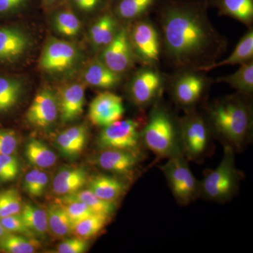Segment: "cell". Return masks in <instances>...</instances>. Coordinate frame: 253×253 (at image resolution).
Segmentation results:
<instances>
[{
  "label": "cell",
  "mask_w": 253,
  "mask_h": 253,
  "mask_svg": "<svg viewBox=\"0 0 253 253\" xmlns=\"http://www.w3.org/2000/svg\"><path fill=\"white\" fill-rule=\"evenodd\" d=\"M208 0H162L156 9L162 56L181 70L202 71L217 62L229 46L213 26Z\"/></svg>",
  "instance_id": "cell-1"
},
{
  "label": "cell",
  "mask_w": 253,
  "mask_h": 253,
  "mask_svg": "<svg viewBox=\"0 0 253 253\" xmlns=\"http://www.w3.org/2000/svg\"><path fill=\"white\" fill-rule=\"evenodd\" d=\"M250 96L237 92L216 100L208 107V126L231 147L244 144L251 131L253 113Z\"/></svg>",
  "instance_id": "cell-2"
},
{
  "label": "cell",
  "mask_w": 253,
  "mask_h": 253,
  "mask_svg": "<svg viewBox=\"0 0 253 253\" xmlns=\"http://www.w3.org/2000/svg\"><path fill=\"white\" fill-rule=\"evenodd\" d=\"M142 137L146 146L157 156L172 157L176 155L175 123L170 113L163 106L158 104L153 108Z\"/></svg>",
  "instance_id": "cell-3"
},
{
  "label": "cell",
  "mask_w": 253,
  "mask_h": 253,
  "mask_svg": "<svg viewBox=\"0 0 253 253\" xmlns=\"http://www.w3.org/2000/svg\"><path fill=\"white\" fill-rule=\"evenodd\" d=\"M127 31L136 61L142 66L156 67L162 56V41L156 25L146 16L131 23Z\"/></svg>",
  "instance_id": "cell-4"
},
{
  "label": "cell",
  "mask_w": 253,
  "mask_h": 253,
  "mask_svg": "<svg viewBox=\"0 0 253 253\" xmlns=\"http://www.w3.org/2000/svg\"><path fill=\"white\" fill-rule=\"evenodd\" d=\"M237 183L234 150L228 145L224 149V157L220 164L205 176L200 189L207 199L222 201L229 199L234 194Z\"/></svg>",
  "instance_id": "cell-5"
},
{
  "label": "cell",
  "mask_w": 253,
  "mask_h": 253,
  "mask_svg": "<svg viewBox=\"0 0 253 253\" xmlns=\"http://www.w3.org/2000/svg\"><path fill=\"white\" fill-rule=\"evenodd\" d=\"M171 94L176 104L190 108L197 104L204 96L211 80L204 72L196 70H181L171 78Z\"/></svg>",
  "instance_id": "cell-6"
},
{
  "label": "cell",
  "mask_w": 253,
  "mask_h": 253,
  "mask_svg": "<svg viewBox=\"0 0 253 253\" xmlns=\"http://www.w3.org/2000/svg\"><path fill=\"white\" fill-rule=\"evenodd\" d=\"M166 79L155 66H142L133 74L128 92L136 106L146 107L159 96Z\"/></svg>",
  "instance_id": "cell-7"
},
{
  "label": "cell",
  "mask_w": 253,
  "mask_h": 253,
  "mask_svg": "<svg viewBox=\"0 0 253 253\" xmlns=\"http://www.w3.org/2000/svg\"><path fill=\"white\" fill-rule=\"evenodd\" d=\"M162 168L173 194L181 204L194 199L200 189L199 182L190 170L187 163L179 155H174Z\"/></svg>",
  "instance_id": "cell-8"
},
{
  "label": "cell",
  "mask_w": 253,
  "mask_h": 253,
  "mask_svg": "<svg viewBox=\"0 0 253 253\" xmlns=\"http://www.w3.org/2000/svg\"><path fill=\"white\" fill-rule=\"evenodd\" d=\"M209 126L199 113L189 111L179 123L181 139L189 158L203 156L209 142Z\"/></svg>",
  "instance_id": "cell-9"
},
{
  "label": "cell",
  "mask_w": 253,
  "mask_h": 253,
  "mask_svg": "<svg viewBox=\"0 0 253 253\" xmlns=\"http://www.w3.org/2000/svg\"><path fill=\"white\" fill-rule=\"evenodd\" d=\"M99 59L120 75L128 72L134 66L137 61L129 42L127 27L120 28L113 41L101 51Z\"/></svg>",
  "instance_id": "cell-10"
},
{
  "label": "cell",
  "mask_w": 253,
  "mask_h": 253,
  "mask_svg": "<svg viewBox=\"0 0 253 253\" xmlns=\"http://www.w3.org/2000/svg\"><path fill=\"white\" fill-rule=\"evenodd\" d=\"M139 123L132 119L116 121L104 126L99 134V146L134 152L139 144Z\"/></svg>",
  "instance_id": "cell-11"
},
{
  "label": "cell",
  "mask_w": 253,
  "mask_h": 253,
  "mask_svg": "<svg viewBox=\"0 0 253 253\" xmlns=\"http://www.w3.org/2000/svg\"><path fill=\"white\" fill-rule=\"evenodd\" d=\"M77 59L78 50L75 45L52 38L43 49L40 64L47 72H63L72 67Z\"/></svg>",
  "instance_id": "cell-12"
},
{
  "label": "cell",
  "mask_w": 253,
  "mask_h": 253,
  "mask_svg": "<svg viewBox=\"0 0 253 253\" xmlns=\"http://www.w3.org/2000/svg\"><path fill=\"white\" fill-rule=\"evenodd\" d=\"M124 113L122 98L114 93L104 91L91 101L89 118L94 126L104 127L120 121Z\"/></svg>",
  "instance_id": "cell-13"
},
{
  "label": "cell",
  "mask_w": 253,
  "mask_h": 253,
  "mask_svg": "<svg viewBox=\"0 0 253 253\" xmlns=\"http://www.w3.org/2000/svg\"><path fill=\"white\" fill-rule=\"evenodd\" d=\"M58 101L54 93L43 89L36 95L26 115L28 122L46 127L55 122L59 114Z\"/></svg>",
  "instance_id": "cell-14"
},
{
  "label": "cell",
  "mask_w": 253,
  "mask_h": 253,
  "mask_svg": "<svg viewBox=\"0 0 253 253\" xmlns=\"http://www.w3.org/2000/svg\"><path fill=\"white\" fill-rule=\"evenodd\" d=\"M29 37L24 32L12 27H0V62H13L29 49Z\"/></svg>",
  "instance_id": "cell-15"
},
{
  "label": "cell",
  "mask_w": 253,
  "mask_h": 253,
  "mask_svg": "<svg viewBox=\"0 0 253 253\" xmlns=\"http://www.w3.org/2000/svg\"><path fill=\"white\" fill-rule=\"evenodd\" d=\"M162 0H111V12L118 21L132 23L149 16Z\"/></svg>",
  "instance_id": "cell-16"
},
{
  "label": "cell",
  "mask_w": 253,
  "mask_h": 253,
  "mask_svg": "<svg viewBox=\"0 0 253 253\" xmlns=\"http://www.w3.org/2000/svg\"><path fill=\"white\" fill-rule=\"evenodd\" d=\"M84 104V87L83 84H70L59 96V112L63 123L71 122L83 114Z\"/></svg>",
  "instance_id": "cell-17"
},
{
  "label": "cell",
  "mask_w": 253,
  "mask_h": 253,
  "mask_svg": "<svg viewBox=\"0 0 253 253\" xmlns=\"http://www.w3.org/2000/svg\"><path fill=\"white\" fill-rule=\"evenodd\" d=\"M118 23L111 10L105 11L95 20L89 32V39L95 49L102 51L113 41L121 27Z\"/></svg>",
  "instance_id": "cell-18"
},
{
  "label": "cell",
  "mask_w": 253,
  "mask_h": 253,
  "mask_svg": "<svg viewBox=\"0 0 253 253\" xmlns=\"http://www.w3.org/2000/svg\"><path fill=\"white\" fill-rule=\"evenodd\" d=\"M98 164L105 170L116 174H128L138 163L137 156L132 151L108 149L100 154Z\"/></svg>",
  "instance_id": "cell-19"
},
{
  "label": "cell",
  "mask_w": 253,
  "mask_h": 253,
  "mask_svg": "<svg viewBox=\"0 0 253 253\" xmlns=\"http://www.w3.org/2000/svg\"><path fill=\"white\" fill-rule=\"evenodd\" d=\"M221 16H228L251 28L253 23V0H208Z\"/></svg>",
  "instance_id": "cell-20"
},
{
  "label": "cell",
  "mask_w": 253,
  "mask_h": 253,
  "mask_svg": "<svg viewBox=\"0 0 253 253\" xmlns=\"http://www.w3.org/2000/svg\"><path fill=\"white\" fill-rule=\"evenodd\" d=\"M86 84L99 89L115 87L122 81V75L114 72L99 59L91 62L83 74Z\"/></svg>",
  "instance_id": "cell-21"
},
{
  "label": "cell",
  "mask_w": 253,
  "mask_h": 253,
  "mask_svg": "<svg viewBox=\"0 0 253 253\" xmlns=\"http://www.w3.org/2000/svg\"><path fill=\"white\" fill-rule=\"evenodd\" d=\"M87 181V174L82 168H63L55 176L53 190L55 194L65 196L81 190Z\"/></svg>",
  "instance_id": "cell-22"
},
{
  "label": "cell",
  "mask_w": 253,
  "mask_h": 253,
  "mask_svg": "<svg viewBox=\"0 0 253 253\" xmlns=\"http://www.w3.org/2000/svg\"><path fill=\"white\" fill-rule=\"evenodd\" d=\"M253 60V29L249 28L244 36L240 39L235 49L229 55V57L224 60H219L211 66L204 68L201 72H209L216 68L226 66L241 65Z\"/></svg>",
  "instance_id": "cell-23"
},
{
  "label": "cell",
  "mask_w": 253,
  "mask_h": 253,
  "mask_svg": "<svg viewBox=\"0 0 253 253\" xmlns=\"http://www.w3.org/2000/svg\"><path fill=\"white\" fill-rule=\"evenodd\" d=\"M70 201H81L84 203L96 214H101L107 217L112 215L116 211V204L114 202L100 199L89 189L83 191L79 190L73 194L65 195L59 200V203Z\"/></svg>",
  "instance_id": "cell-24"
},
{
  "label": "cell",
  "mask_w": 253,
  "mask_h": 253,
  "mask_svg": "<svg viewBox=\"0 0 253 253\" xmlns=\"http://www.w3.org/2000/svg\"><path fill=\"white\" fill-rule=\"evenodd\" d=\"M89 189L100 199L114 202L124 194L126 186L112 176L97 175L89 181Z\"/></svg>",
  "instance_id": "cell-25"
},
{
  "label": "cell",
  "mask_w": 253,
  "mask_h": 253,
  "mask_svg": "<svg viewBox=\"0 0 253 253\" xmlns=\"http://www.w3.org/2000/svg\"><path fill=\"white\" fill-rule=\"evenodd\" d=\"M235 73L229 76L216 78L215 83H226L237 92L251 96L253 92V60L240 65Z\"/></svg>",
  "instance_id": "cell-26"
},
{
  "label": "cell",
  "mask_w": 253,
  "mask_h": 253,
  "mask_svg": "<svg viewBox=\"0 0 253 253\" xmlns=\"http://www.w3.org/2000/svg\"><path fill=\"white\" fill-rule=\"evenodd\" d=\"M48 226L56 237L64 238L73 233V224L61 204H52L46 211Z\"/></svg>",
  "instance_id": "cell-27"
},
{
  "label": "cell",
  "mask_w": 253,
  "mask_h": 253,
  "mask_svg": "<svg viewBox=\"0 0 253 253\" xmlns=\"http://www.w3.org/2000/svg\"><path fill=\"white\" fill-rule=\"evenodd\" d=\"M61 9L56 10L53 16L55 29L63 36L75 37L81 29V22L72 7L64 5Z\"/></svg>",
  "instance_id": "cell-28"
},
{
  "label": "cell",
  "mask_w": 253,
  "mask_h": 253,
  "mask_svg": "<svg viewBox=\"0 0 253 253\" xmlns=\"http://www.w3.org/2000/svg\"><path fill=\"white\" fill-rule=\"evenodd\" d=\"M23 91L21 82L0 76V113L6 112L17 104Z\"/></svg>",
  "instance_id": "cell-29"
},
{
  "label": "cell",
  "mask_w": 253,
  "mask_h": 253,
  "mask_svg": "<svg viewBox=\"0 0 253 253\" xmlns=\"http://www.w3.org/2000/svg\"><path fill=\"white\" fill-rule=\"evenodd\" d=\"M28 229L34 236L44 237L49 229L47 214L44 210L33 205L26 204L21 212Z\"/></svg>",
  "instance_id": "cell-30"
},
{
  "label": "cell",
  "mask_w": 253,
  "mask_h": 253,
  "mask_svg": "<svg viewBox=\"0 0 253 253\" xmlns=\"http://www.w3.org/2000/svg\"><path fill=\"white\" fill-rule=\"evenodd\" d=\"M26 155L30 163L38 168L51 167L56 161V154L44 143L37 139H32L28 143Z\"/></svg>",
  "instance_id": "cell-31"
},
{
  "label": "cell",
  "mask_w": 253,
  "mask_h": 253,
  "mask_svg": "<svg viewBox=\"0 0 253 253\" xmlns=\"http://www.w3.org/2000/svg\"><path fill=\"white\" fill-rule=\"evenodd\" d=\"M40 246L39 243L28 236L7 233L0 237V250L9 253H33Z\"/></svg>",
  "instance_id": "cell-32"
},
{
  "label": "cell",
  "mask_w": 253,
  "mask_h": 253,
  "mask_svg": "<svg viewBox=\"0 0 253 253\" xmlns=\"http://www.w3.org/2000/svg\"><path fill=\"white\" fill-rule=\"evenodd\" d=\"M109 217L95 214L78 221L73 225V233L76 237L87 240L94 237L102 230L108 222Z\"/></svg>",
  "instance_id": "cell-33"
},
{
  "label": "cell",
  "mask_w": 253,
  "mask_h": 253,
  "mask_svg": "<svg viewBox=\"0 0 253 253\" xmlns=\"http://www.w3.org/2000/svg\"><path fill=\"white\" fill-rule=\"evenodd\" d=\"M22 211V199L16 189L0 192V219L19 214Z\"/></svg>",
  "instance_id": "cell-34"
},
{
  "label": "cell",
  "mask_w": 253,
  "mask_h": 253,
  "mask_svg": "<svg viewBox=\"0 0 253 253\" xmlns=\"http://www.w3.org/2000/svg\"><path fill=\"white\" fill-rule=\"evenodd\" d=\"M49 178L46 173L38 169H32L25 176L24 189L28 194L38 197L44 193Z\"/></svg>",
  "instance_id": "cell-35"
},
{
  "label": "cell",
  "mask_w": 253,
  "mask_h": 253,
  "mask_svg": "<svg viewBox=\"0 0 253 253\" xmlns=\"http://www.w3.org/2000/svg\"><path fill=\"white\" fill-rule=\"evenodd\" d=\"M64 208L73 225L78 221L96 214L87 205L81 201L59 203Z\"/></svg>",
  "instance_id": "cell-36"
},
{
  "label": "cell",
  "mask_w": 253,
  "mask_h": 253,
  "mask_svg": "<svg viewBox=\"0 0 253 253\" xmlns=\"http://www.w3.org/2000/svg\"><path fill=\"white\" fill-rule=\"evenodd\" d=\"M19 172L17 158L11 155H0V181L13 180Z\"/></svg>",
  "instance_id": "cell-37"
},
{
  "label": "cell",
  "mask_w": 253,
  "mask_h": 253,
  "mask_svg": "<svg viewBox=\"0 0 253 253\" xmlns=\"http://www.w3.org/2000/svg\"><path fill=\"white\" fill-rule=\"evenodd\" d=\"M0 223L8 232L23 234V235L31 238L35 236L25 224L21 213L9 216V217L1 218L0 219Z\"/></svg>",
  "instance_id": "cell-38"
},
{
  "label": "cell",
  "mask_w": 253,
  "mask_h": 253,
  "mask_svg": "<svg viewBox=\"0 0 253 253\" xmlns=\"http://www.w3.org/2000/svg\"><path fill=\"white\" fill-rule=\"evenodd\" d=\"M73 8L84 14H93L104 9L111 0H67Z\"/></svg>",
  "instance_id": "cell-39"
},
{
  "label": "cell",
  "mask_w": 253,
  "mask_h": 253,
  "mask_svg": "<svg viewBox=\"0 0 253 253\" xmlns=\"http://www.w3.org/2000/svg\"><path fill=\"white\" fill-rule=\"evenodd\" d=\"M33 0H0V16L17 14L27 9Z\"/></svg>",
  "instance_id": "cell-40"
},
{
  "label": "cell",
  "mask_w": 253,
  "mask_h": 253,
  "mask_svg": "<svg viewBox=\"0 0 253 253\" xmlns=\"http://www.w3.org/2000/svg\"><path fill=\"white\" fill-rule=\"evenodd\" d=\"M88 244L85 240L73 238L63 241L58 246L57 253H83L86 252Z\"/></svg>",
  "instance_id": "cell-41"
},
{
  "label": "cell",
  "mask_w": 253,
  "mask_h": 253,
  "mask_svg": "<svg viewBox=\"0 0 253 253\" xmlns=\"http://www.w3.org/2000/svg\"><path fill=\"white\" fill-rule=\"evenodd\" d=\"M56 141L61 152L67 156H76L79 154L84 148L78 144L76 141L73 140L72 138L67 135L64 131L59 134Z\"/></svg>",
  "instance_id": "cell-42"
},
{
  "label": "cell",
  "mask_w": 253,
  "mask_h": 253,
  "mask_svg": "<svg viewBox=\"0 0 253 253\" xmlns=\"http://www.w3.org/2000/svg\"><path fill=\"white\" fill-rule=\"evenodd\" d=\"M17 145V138L13 131L0 130V155L14 154Z\"/></svg>",
  "instance_id": "cell-43"
},
{
  "label": "cell",
  "mask_w": 253,
  "mask_h": 253,
  "mask_svg": "<svg viewBox=\"0 0 253 253\" xmlns=\"http://www.w3.org/2000/svg\"><path fill=\"white\" fill-rule=\"evenodd\" d=\"M67 135L72 138L78 144L84 147L87 137V131L86 128L83 126H75L68 128L64 131Z\"/></svg>",
  "instance_id": "cell-44"
},
{
  "label": "cell",
  "mask_w": 253,
  "mask_h": 253,
  "mask_svg": "<svg viewBox=\"0 0 253 253\" xmlns=\"http://www.w3.org/2000/svg\"><path fill=\"white\" fill-rule=\"evenodd\" d=\"M66 1H67V0H42V5L43 7L49 9L63 4Z\"/></svg>",
  "instance_id": "cell-45"
},
{
  "label": "cell",
  "mask_w": 253,
  "mask_h": 253,
  "mask_svg": "<svg viewBox=\"0 0 253 253\" xmlns=\"http://www.w3.org/2000/svg\"><path fill=\"white\" fill-rule=\"evenodd\" d=\"M7 233L9 232H8V231L4 229V226L1 225V223H0V237L4 236L5 234H7Z\"/></svg>",
  "instance_id": "cell-46"
}]
</instances>
